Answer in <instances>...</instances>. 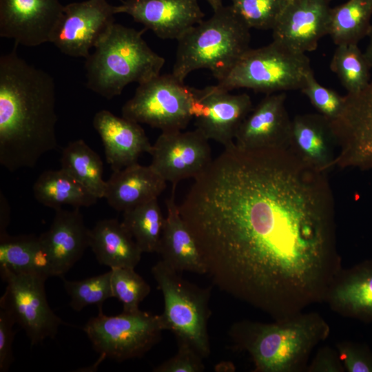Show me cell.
<instances>
[{"mask_svg": "<svg viewBox=\"0 0 372 372\" xmlns=\"http://www.w3.org/2000/svg\"><path fill=\"white\" fill-rule=\"evenodd\" d=\"M327 174L289 147H225L178 205L214 285L279 320L322 298L338 260Z\"/></svg>", "mask_w": 372, "mask_h": 372, "instance_id": "cell-1", "label": "cell"}, {"mask_svg": "<svg viewBox=\"0 0 372 372\" xmlns=\"http://www.w3.org/2000/svg\"><path fill=\"white\" fill-rule=\"evenodd\" d=\"M55 85L16 49L0 57V164L14 172L33 167L57 146Z\"/></svg>", "mask_w": 372, "mask_h": 372, "instance_id": "cell-2", "label": "cell"}, {"mask_svg": "<svg viewBox=\"0 0 372 372\" xmlns=\"http://www.w3.org/2000/svg\"><path fill=\"white\" fill-rule=\"evenodd\" d=\"M329 331L318 315L307 313L275 323L238 322L231 327L229 334L249 352L256 371L291 372L301 365Z\"/></svg>", "mask_w": 372, "mask_h": 372, "instance_id": "cell-3", "label": "cell"}, {"mask_svg": "<svg viewBox=\"0 0 372 372\" xmlns=\"http://www.w3.org/2000/svg\"><path fill=\"white\" fill-rule=\"evenodd\" d=\"M207 20L189 28L178 40L172 74L181 81L197 70H210L222 79L248 50L250 28L231 6L213 9Z\"/></svg>", "mask_w": 372, "mask_h": 372, "instance_id": "cell-4", "label": "cell"}, {"mask_svg": "<svg viewBox=\"0 0 372 372\" xmlns=\"http://www.w3.org/2000/svg\"><path fill=\"white\" fill-rule=\"evenodd\" d=\"M143 33L114 23L85 59L87 88L111 99L128 84H141L159 75L165 59L149 47Z\"/></svg>", "mask_w": 372, "mask_h": 372, "instance_id": "cell-5", "label": "cell"}, {"mask_svg": "<svg viewBox=\"0 0 372 372\" xmlns=\"http://www.w3.org/2000/svg\"><path fill=\"white\" fill-rule=\"evenodd\" d=\"M312 72L306 54L273 41L247 50L216 85L229 92L246 88L265 94L300 90Z\"/></svg>", "mask_w": 372, "mask_h": 372, "instance_id": "cell-6", "label": "cell"}, {"mask_svg": "<svg viewBox=\"0 0 372 372\" xmlns=\"http://www.w3.org/2000/svg\"><path fill=\"white\" fill-rule=\"evenodd\" d=\"M151 272L163 296L164 310L161 316L165 330L173 332L176 339L187 341L203 358H207L210 354L207 324L211 287L200 288L189 282L161 260Z\"/></svg>", "mask_w": 372, "mask_h": 372, "instance_id": "cell-7", "label": "cell"}, {"mask_svg": "<svg viewBox=\"0 0 372 372\" xmlns=\"http://www.w3.org/2000/svg\"><path fill=\"white\" fill-rule=\"evenodd\" d=\"M83 329L102 358L117 362L141 358L159 342L165 330L161 315L140 309L112 316L99 311Z\"/></svg>", "mask_w": 372, "mask_h": 372, "instance_id": "cell-8", "label": "cell"}, {"mask_svg": "<svg viewBox=\"0 0 372 372\" xmlns=\"http://www.w3.org/2000/svg\"><path fill=\"white\" fill-rule=\"evenodd\" d=\"M194 87L172 73L159 74L138 84L122 107V116L162 132L184 130L193 119Z\"/></svg>", "mask_w": 372, "mask_h": 372, "instance_id": "cell-9", "label": "cell"}, {"mask_svg": "<svg viewBox=\"0 0 372 372\" xmlns=\"http://www.w3.org/2000/svg\"><path fill=\"white\" fill-rule=\"evenodd\" d=\"M6 283L0 298V307L8 310L16 323L25 331L32 345L53 339L64 324L50 308L45 293L48 278L34 272H15L0 269Z\"/></svg>", "mask_w": 372, "mask_h": 372, "instance_id": "cell-10", "label": "cell"}, {"mask_svg": "<svg viewBox=\"0 0 372 372\" xmlns=\"http://www.w3.org/2000/svg\"><path fill=\"white\" fill-rule=\"evenodd\" d=\"M331 125L337 145L335 167L372 169V78L361 92L344 96L343 109Z\"/></svg>", "mask_w": 372, "mask_h": 372, "instance_id": "cell-11", "label": "cell"}, {"mask_svg": "<svg viewBox=\"0 0 372 372\" xmlns=\"http://www.w3.org/2000/svg\"><path fill=\"white\" fill-rule=\"evenodd\" d=\"M114 14V6L106 0L67 4L49 42L66 55L86 59L90 50L110 32Z\"/></svg>", "mask_w": 372, "mask_h": 372, "instance_id": "cell-12", "label": "cell"}, {"mask_svg": "<svg viewBox=\"0 0 372 372\" xmlns=\"http://www.w3.org/2000/svg\"><path fill=\"white\" fill-rule=\"evenodd\" d=\"M209 141L196 128L161 132L149 152V165L172 186L185 179H195L213 161Z\"/></svg>", "mask_w": 372, "mask_h": 372, "instance_id": "cell-13", "label": "cell"}, {"mask_svg": "<svg viewBox=\"0 0 372 372\" xmlns=\"http://www.w3.org/2000/svg\"><path fill=\"white\" fill-rule=\"evenodd\" d=\"M192 115L196 128L224 147L234 143L242 121L253 109L246 93L233 94L217 85L194 88Z\"/></svg>", "mask_w": 372, "mask_h": 372, "instance_id": "cell-14", "label": "cell"}, {"mask_svg": "<svg viewBox=\"0 0 372 372\" xmlns=\"http://www.w3.org/2000/svg\"><path fill=\"white\" fill-rule=\"evenodd\" d=\"M63 7L59 0H0V37L26 47L49 42Z\"/></svg>", "mask_w": 372, "mask_h": 372, "instance_id": "cell-15", "label": "cell"}, {"mask_svg": "<svg viewBox=\"0 0 372 372\" xmlns=\"http://www.w3.org/2000/svg\"><path fill=\"white\" fill-rule=\"evenodd\" d=\"M163 39L178 40L205 16L198 0H125L114 6Z\"/></svg>", "mask_w": 372, "mask_h": 372, "instance_id": "cell-16", "label": "cell"}, {"mask_svg": "<svg viewBox=\"0 0 372 372\" xmlns=\"http://www.w3.org/2000/svg\"><path fill=\"white\" fill-rule=\"evenodd\" d=\"M49 277L63 276L90 247V229L79 208L55 210L50 228L39 236Z\"/></svg>", "mask_w": 372, "mask_h": 372, "instance_id": "cell-17", "label": "cell"}, {"mask_svg": "<svg viewBox=\"0 0 372 372\" xmlns=\"http://www.w3.org/2000/svg\"><path fill=\"white\" fill-rule=\"evenodd\" d=\"M329 0H290L272 30L273 41L300 53L314 51L328 35Z\"/></svg>", "mask_w": 372, "mask_h": 372, "instance_id": "cell-18", "label": "cell"}, {"mask_svg": "<svg viewBox=\"0 0 372 372\" xmlns=\"http://www.w3.org/2000/svg\"><path fill=\"white\" fill-rule=\"evenodd\" d=\"M285 92L266 94L239 127L235 144L245 149L288 148L291 122Z\"/></svg>", "mask_w": 372, "mask_h": 372, "instance_id": "cell-19", "label": "cell"}, {"mask_svg": "<svg viewBox=\"0 0 372 372\" xmlns=\"http://www.w3.org/2000/svg\"><path fill=\"white\" fill-rule=\"evenodd\" d=\"M93 126L103 143L107 163L113 172L137 163L152 145L140 123L118 117L106 110L96 112Z\"/></svg>", "mask_w": 372, "mask_h": 372, "instance_id": "cell-20", "label": "cell"}, {"mask_svg": "<svg viewBox=\"0 0 372 372\" xmlns=\"http://www.w3.org/2000/svg\"><path fill=\"white\" fill-rule=\"evenodd\" d=\"M335 147L331 121L322 114H299L292 119L289 148L307 164L328 172L335 167Z\"/></svg>", "mask_w": 372, "mask_h": 372, "instance_id": "cell-21", "label": "cell"}, {"mask_svg": "<svg viewBox=\"0 0 372 372\" xmlns=\"http://www.w3.org/2000/svg\"><path fill=\"white\" fill-rule=\"evenodd\" d=\"M172 186L165 201L167 214L157 254L168 266L181 273L206 274V268L191 231L185 225L175 200Z\"/></svg>", "mask_w": 372, "mask_h": 372, "instance_id": "cell-22", "label": "cell"}, {"mask_svg": "<svg viewBox=\"0 0 372 372\" xmlns=\"http://www.w3.org/2000/svg\"><path fill=\"white\" fill-rule=\"evenodd\" d=\"M167 182L150 165L138 163L113 172L107 181L104 198L118 211H125L158 198Z\"/></svg>", "mask_w": 372, "mask_h": 372, "instance_id": "cell-23", "label": "cell"}, {"mask_svg": "<svg viewBox=\"0 0 372 372\" xmlns=\"http://www.w3.org/2000/svg\"><path fill=\"white\" fill-rule=\"evenodd\" d=\"M90 247L99 263L110 269H135L143 254L122 222L115 218L101 220L90 229Z\"/></svg>", "mask_w": 372, "mask_h": 372, "instance_id": "cell-24", "label": "cell"}, {"mask_svg": "<svg viewBox=\"0 0 372 372\" xmlns=\"http://www.w3.org/2000/svg\"><path fill=\"white\" fill-rule=\"evenodd\" d=\"M33 193L39 203L54 210L63 205L90 207L99 199L62 168L41 174L34 183Z\"/></svg>", "mask_w": 372, "mask_h": 372, "instance_id": "cell-25", "label": "cell"}, {"mask_svg": "<svg viewBox=\"0 0 372 372\" xmlns=\"http://www.w3.org/2000/svg\"><path fill=\"white\" fill-rule=\"evenodd\" d=\"M61 168L97 198H104L107 181L99 155L83 140L69 143L62 151Z\"/></svg>", "mask_w": 372, "mask_h": 372, "instance_id": "cell-26", "label": "cell"}, {"mask_svg": "<svg viewBox=\"0 0 372 372\" xmlns=\"http://www.w3.org/2000/svg\"><path fill=\"white\" fill-rule=\"evenodd\" d=\"M371 17L372 0H348L331 8L328 35L336 45H358L369 34Z\"/></svg>", "mask_w": 372, "mask_h": 372, "instance_id": "cell-27", "label": "cell"}, {"mask_svg": "<svg viewBox=\"0 0 372 372\" xmlns=\"http://www.w3.org/2000/svg\"><path fill=\"white\" fill-rule=\"evenodd\" d=\"M0 269L38 273L49 278L39 236L1 235Z\"/></svg>", "mask_w": 372, "mask_h": 372, "instance_id": "cell-28", "label": "cell"}, {"mask_svg": "<svg viewBox=\"0 0 372 372\" xmlns=\"http://www.w3.org/2000/svg\"><path fill=\"white\" fill-rule=\"evenodd\" d=\"M335 309L347 314L372 318V266L354 271L330 293Z\"/></svg>", "mask_w": 372, "mask_h": 372, "instance_id": "cell-29", "label": "cell"}, {"mask_svg": "<svg viewBox=\"0 0 372 372\" xmlns=\"http://www.w3.org/2000/svg\"><path fill=\"white\" fill-rule=\"evenodd\" d=\"M123 225L143 253H156L163 229L158 198L123 211Z\"/></svg>", "mask_w": 372, "mask_h": 372, "instance_id": "cell-30", "label": "cell"}, {"mask_svg": "<svg viewBox=\"0 0 372 372\" xmlns=\"http://www.w3.org/2000/svg\"><path fill=\"white\" fill-rule=\"evenodd\" d=\"M330 69L349 94L365 89L371 79V68L357 44L337 45L330 62Z\"/></svg>", "mask_w": 372, "mask_h": 372, "instance_id": "cell-31", "label": "cell"}, {"mask_svg": "<svg viewBox=\"0 0 372 372\" xmlns=\"http://www.w3.org/2000/svg\"><path fill=\"white\" fill-rule=\"evenodd\" d=\"M63 287L70 297V306L76 311L90 305L102 311L104 302L113 298L111 270L81 280H68L63 278Z\"/></svg>", "mask_w": 372, "mask_h": 372, "instance_id": "cell-32", "label": "cell"}, {"mask_svg": "<svg viewBox=\"0 0 372 372\" xmlns=\"http://www.w3.org/2000/svg\"><path fill=\"white\" fill-rule=\"evenodd\" d=\"M134 269H110L113 298L122 304L124 312L138 311L140 303L151 290L149 285Z\"/></svg>", "mask_w": 372, "mask_h": 372, "instance_id": "cell-33", "label": "cell"}, {"mask_svg": "<svg viewBox=\"0 0 372 372\" xmlns=\"http://www.w3.org/2000/svg\"><path fill=\"white\" fill-rule=\"evenodd\" d=\"M231 7L250 28L272 30L290 0H230Z\"/></svg>", "mask_w": 372, "mask_h": 372, "instance_id": "cell-34", "label": "cell"}, {"mask_svg": "<svg viewBox=\"0 0 372 372\" xmlns=\"http://www.w3.org/2000/svg\"><path fill=\"white\" fill-rule=\"evenodd\" d=\"M300 91L309 99L318 113L330 121L340 114L344 103V96H340L333 90L319 83L314 76L313 72L307 76Z\"/></svg>", "mask_w": 372, "mask_h": 372, "instance_id": "cell-35", "label": "cell"}, {"mask_svg": "<svg viewBox=\"0 0 372 372\" xmlns=\"http://www.w3.org/2000/svg\"><path fill=\"white\" fill-rule=\"evenodd\" d=\"M176 353L156 366L154 372H202L205 370L204 359L187 341L176 339Z\"/></svg>", "mask_w": 372, "mask_h": 372, "instance_id": "cell-36", "label": "cell"}, {"mask_svg": "<svg viewBox=\"0 0 372 372\" xmlns=\"http://www.w3.org/2000/svg\"><path fill=\"white\" fill-rule=\"evenodd\" d=\"M16 322L10 313L0 307V371L9 370L14 361L12 343L14 338L13 326Z\"/></svg>", "mask_w": 372, "mask_h": 372, "instance_id": "cell-37", "label": "cell"}, {"mask_svg": "<svg viewBox=\"0 0 372 372\" xmlns=\"http://www.w3.org/2000/svg\"><path fill=\"white\" fill-rule=\"evenodd\" d=\"M340 358L349 372H372V358L362 349L352 345H340Z\"/></svg>", "mask_w": 372, "mask_h": 372, "instance_id": "cell-38", "label": "cell"}, {"mask_svg": "<svg viewBox=\"0 0 372 372\" xmlns=\"http://www.w3.org/2000/svg\"><path fill=\"white\" fill-rule=\"evenodd\" d=\"M343 368L335 355L331 352L324 351L318 354L313 362L311 369L314 371H342Z\"/></svg>", "mask_w": 372, "mask_h": 372, "instance_id": "cell-39", "label": "cell"}, {"mask_svg": "<svg viewBox=\"0 0 372 372\" xmlns=\"http://www.w3.org/2000/svg\"><path fill=\"white\" fill-rule=\"evenodd\" d=\"M10 207L5 196L1 192L0 197V236L7 234L10 223Z\"/></svg>", "mask_w": 372, "mask_h": 372, "instance_id": "cell-40", "label": "cell"}, {"mask_svg": "<svg viewBox=\"0 0 372 372\" xmlns=\"http://www.w3.org/2000/svg\"><path fill=\"white\" fill-rule=\"evenodd\" d=\"M368 37L369 38V43L364 53L372 70V27Z\"/></svg>", "mask_w": 372, "mask_h": 372, "instance_id": "cell-41", "label": "cell"}, {"mask_svg": "<svg viewBox=\"0 0 372 372\" xmlns=\"http://www.w3.org/2000/svg\"><path fill=\"white\" fill-rule=\"evenodd\" d=\"M209 3L212 9L216 8V7L223 4V0H205Z\"/></svg>", "mask_w": 372, "mask_h": 372, "instance_id": "cell-42", "label": "cell"}]
</instances>
